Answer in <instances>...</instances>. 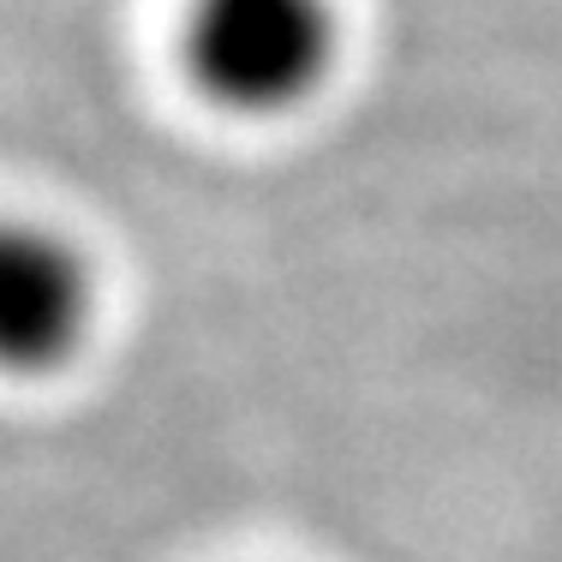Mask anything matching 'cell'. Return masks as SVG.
I'll return each mask as SVG.
<instances>
[{
	"label": "cell",
	"instance_id": "6da1fadb",
	"mask_svg": "<svg viewBox=\"0 0 562 562\" xmlns=\"http://www.w3.org/2000/svg\"><path fill=\"white\" fill-rule=\"evenodd\" d=\"M341 55L329 0H192L186 66L234 114H288L324 90Z\"/></svg>",
	"mask_w": 562,
	"mask_h": 562
},
{
	"label": "cell",
	"instance_id": "7a4b0ae2",
	"mask_svg": "<svg viewBox=\"0 0 562 562\" xmlns=\"http://www.w3.org/2000/svg\"><path fill=\"white\" fill-rule=\"evenodd\" d=\"M97 281L48 227L0 222V371H55L85 347Z\"/></svg>",
	"mask_w": 562,
	"mask_h": 562
}]
</instances>
